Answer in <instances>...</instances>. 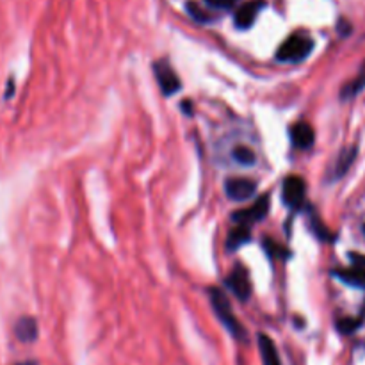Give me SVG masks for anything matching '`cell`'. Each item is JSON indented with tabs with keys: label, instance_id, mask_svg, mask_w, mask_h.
Listing matches in <instances>:
<instances>
[{
	"label": "cell",
	"instance_id": "6da1fadb",
	"mask_svg": "<svg viewBox=\"0 0 365 365\" xmlns=\"http://www.w3.org/2000/svg\"><path fill=\"white\" fill-rule=\"evenodd\" d=\"M208 296H211V303L212 307H214V312H216V316L219 317V321L225 325V328L228 329L235 338H243L244 340V338H246V332H244L243 325L237 321V317L234 316L230 301L226 298V294L223 293L221 288L212 287L211 290H208Z\"/></svg>",
	"mask_w": 365,
	"mask_h": 365
},
{
	"label": "cell",
	"instance_id": "7a4b0ae2",
	"mask_svg": "<svg viewBox=\"0 0 365 365\" xmlns=\"http://www.w3.org/2000/svg\"><path fill=\"white\" fill-rule=\"evenodd\" d=\"M312 49H314V41L310 38L303 36V34H294L282 43V46L276 52V59L284 61V63H298L310 54Z\"/></svg>",
	"mask_w": 365,
	"mask_h": 365
},
{
	"label": "cell",
	"instance_id": "3957f363",
	"mask_svg": "<svg viewBox=\"0 0 365 365\" xmlns=\"http://www.w3.org/2000/svg\"><path fill=\"white\" fill-rule=\"evenodd\" d=\"M305 194H307V185L301 176H287L284 180V187H282V198L284 203L290 208H299L305 202Z\"/></svg>",
	"mask_w": 365,
	"mask_h": 365
},
{
	"label": "cell",
	"instance_id": "277c9868",
	"mask_svg": "<svg viewBox=\"0 0 365 365\" xmlns=\"http://www.w3.org/2000/svg\"><path fill=\"white\" fill-rule=\"evenodd\" d=\"M267 212H269V196L264 194V196H260L257 202L253 203L252 207L235 212L234 221L237 223V225L248 226L252 225V223L262 221V219L267 216Z\"/></svg>",
	"mask_w": 365,
	"mask_h": 365
},
{
	"label": "cell",
	"instance_id": "5b68a950",
	"mask_svg": "<svg viewBox=\"0 0 365 365\" xmlns=\"http://www.w3.org/2000/svg\"><path fill=\"white\" fill-rule=\"evenodd\" d=\"M154 73L164 95L170 96L175 95L176 91H180V79H178V75L170 64L164 63V61H159V63L154 64Z\"/></svg>",
	"mask_w": 365,
	"mask_h": 365
},
{
	"label": "cell",
	"instance_id": "8992f818",
	"mask_svg": "<svg viewBox=\"0 0 365 365\" xmlns=\"http://www.w3.org/2000/svg\"><path fill=\"white\" fill-rule=\"evenodd\" d=\"M226 285L230 287L232 293L239 299L246 301L252 294V284H249V275L248 271L244 269L243 266H237L232 271L228 278H226Z\"/></svg>",
	"mask_w": 365,
	"mask_h": 365
},
{
	"label": "cell",
	"instance_id": "52a82bcc",
	"mask_svg": "<svg viewBox=\"0 0 365 365\" xmlns=\"http://www.w3.org/2000/svg\"><path fill=\"white\" fill-rule=\"evenodd\" d=\"M225 191L230 200L243 202V200L252 198L255 191H257V185L249 178H230V180H226Z\"/></svg>",
	"mask_w": 365,
	"mask_h": 365
},
{
	"label": "cell",
	"instance_id": "ba28073f",
	"mask_svg": "<svg viewBox=\"0 0 365 365\" xmlns=\"http://www.w3.org/2000/svg\"><path fill=\"white\" fill-rule=\"evenodd\" d=\"M262 8H264L262 0H252V2L241 5L239 10L235 11V25L239 29H249L257 20V14Z\"/></svg>",
	"mask_w": 365,
	"mask_h": 365
},
{
	"label": "cell",
	"instance_id": "9c48e42d",
	"mask_svg": "<svg viewBox=\"0 0 365 365\" xmlns=\"http://www.w3.org/2000/svg\"><path fill=\"white\" fill-rule=\"evenodd\" d=\"M290 141H293L296 148L307 150L316 141V132H314V129L308 123H296L290 129Z\"/></svg>",
	"mask_w": 365,
	"mask_h": 365
},
{
	"label": "cell",
	"instance_id": "30bf717a",
	"mask_svg": "<svg viewBox=\"0 0 365 365\" xmlns=\"http://www.w3.org/2000/svg\"><path fill=\"white\" fill-rule=\"evenodd\" d=\"M14 334H16V337H18L22 342H32V340H36V319H32V317H22V319L16 323V326H14Z\"/></svg>",
	"mask_w": 365,
	"mask_h": 365
},
{
	"label": "cell",
	"instance_id": "8fae6325",
	"mask_svg": "<svg viewBox=\"0 0 365 365\" xmlns=\"http://www.w3.org/2000/svg\"><path fill=\"white\" fill-rule=\"evenodd\" d=\"M258 347H260V356L264 365H282L275 342L267 335H258Z\"/></svg>",
	"mask_w": 365,
	"mask_h": 365
},
{
	"label": "cell",
	"instance_id": "7c38bea8",
	"mask_svg": "<svg viewBox=\"0 0 365 365\" xmlns=\"http://www.w3.org/2000/svg\"><path fill=\"white\" fill-rule=\"evenodd\" d=\"M335 275L342 280L344 284L353 285V287H358V288H365V273L358 269V267L351 266V267H347V269H338V271H335Z\"/></svg>",
	"mask_w": 365,
	"mask_h": 365
},
{
	"label": "cell",
	"instance_id": "4fadbf2b",
	"mask_svg": "<svg viewBox=\"0 0 365 365\" xmlns=\"http://www.w3.org/2000/svg\"><path fill=\"white\" fill-rule=\"evenodd\" d=\"M249 241V226L237 225L234 230L228 234V239H226V248L228 249H237L241 248L243 244H246Z\"/></svg>",
	"mask_w": 365,
	"mask_h": 365
},
{
	"label": "cell",
	"instance_id": "5bb4252c",
	"mask_svg": "<svg viewBox=\"0 0 365 365\" xmlns=\"http://www.w3.org/2000/svg\"><path fill=\"white\" fill-rule=\"evenodd\" d=\"M364 87H365V66L362 68V72L358 73V77H356L355 81L349 82V84L344 87L342 98H351V96L358 95Z\"/></svg>",
	"mask_w": 365,
	"mask_h": 365
},
{
	"label": "cell",
	"instance_id": "9a60e30c",
	"mask_svg": "<svg viewBox=\"0 0 365 365\" xmlns=\"http://www.w3.org/2000/svg\"><path fill=\"white\" fill-rule=\"evenodd\" d=\"M355 155H356V148H349V150H346V152H342V154H340V157H338L337 167H335V176L344 175V173L349 170L351 163L355 161Z\"/></svg>",
	"mask_w": 365,
	"mask_h": 365
},
{
	"label": "cell",
	"instance_id": "2e32d148",
	"mask_svg": "<svg viewBox=\"0 0 365 365\" xmlns=\"http://www.w3.org/2000/svg\"><path fill=\"white\" fill-rule=\"evenodd\" d=\"M234 159L241 164H253L255 163V154H253L248 146H237L234 150Z\"/></svg>",
	"mask_w": 365,
	"mask_h": 365
},
{
	"label": "cell",
	"instance_id": "e0dca14e",
	"mask_svg": "<svg viewBox=\"0 0 365 365\" xmlns=\"http://www.w3.org/2000/svg\"><path fill=\"white\" fill-rule=\"evenodd\" d=\"M360 325V321L358 319H351V317H346V319H340L337 323L338 332H342V334H353L356 328Z\"/></svg>",
	"mask_w": 365,
	"mask_h": 365
},
{
	"label": "cell",
	"instance_id": "ac0fdd59",
	"mask_svg": "<svg viewBox=\"0 0 365 365\" xmlns=\"http://www.w3.org/2000/svg\"><path fill=\"white\" fill-rule=\"evenodd\" d=\"M237 0H207V4L212 8H217V10H228L232 5H235Z\"/></svg>",
	"mask_w": 365,
	"mask_h": 365
},
{
	"label": "cell",
	"instance_id": "d6986e66",
	"mask_svg": "<svg viewBox=\"0 0 365 365\" xmlns=\"http://www.w3.org/2000/svg\"><path fill=\"white\" fill-rule=\"evenodd\" d=\"M187 10H189V13L193 14L194 18L200 20V22H207V20H208L207 14L203 13V11L200 10V8H196V5H194V4H189V5H187Z\"/></svg>",
	"mask_w": 365,
	"mask_h": 365
},
{
	"label": "cell",
	"instance_id": "ffe728a7",
	"mask_svg": "<svg viewBox=\"0 0 365 365\" xmlns=\"http://www.w3.org/2000/svg\"><path fill=\"white\" fill-rule=\"evenodd\" d=\"M351 264L365 273V257L364 255H360V253H351Z\"/></svg>",
	"mask_w": 365,
	"mask_h": 365
},
{
	"label": "cell",
	"instance_id": "44dd1931",
	"mask_svg": "<svg viewBox=\"0 0 365 365\" xmlns=\"http://www.w3.org/2000/svg\"><path fill=\"white\" fill-rule=\"evenodd\" d=\"M14 365H38V364H36V362L27 360V362H20V364H14Z\"/></svg>",
	"mask_w": 365,
	"mask_h": 365
},
{
	"label": "cell",
	"instance_id": "7402d4cb",
	"mask_svg": "<svg viewBox=\"0 0 365 365\" xmlns=\"http://www.w3.org/2000/svg\"><path fill=\"white\" fill-rule=\"evenodd\" d=\"M364 232H365V228H364Z\"/></svg>",
	"mask_w": 365,
	"mask_h": 365
}]
</instances>
